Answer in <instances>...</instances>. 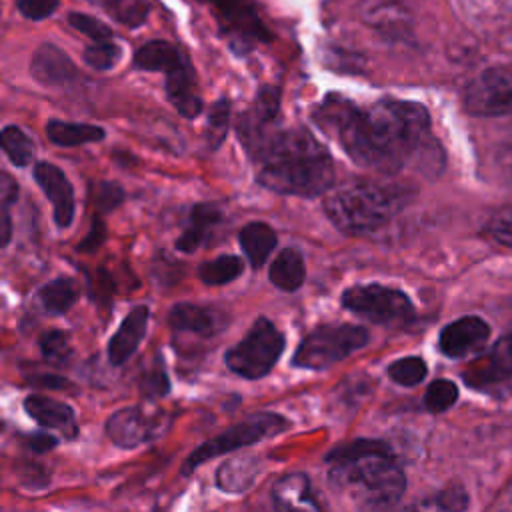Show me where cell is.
Listing matches in <instances>:
<instances>
[{"instance_id": "cell-22", "label": "cell", "mask_w": 512, "mask_h": 512, "mask_svg": "<svg viewBox=\"0 0 512 512\" xmlns=\"http://www.w3.org/2000/svg\"><path fill=\"white\" fill-rule=\"evenodd\" d=\"M260 474V462L254 456L230 458L216 472V484L224 492L248 490Z\"/></svg>"}, {"instance_id": "cell-3", "label": "cell", "mask_w": 512, "mask_h": 512, "mask_svg": "<svg viewBox=\"0 0 512 512\" xmlns=\"http://www.w3.org/2000/svg\"><path fill=\"white\" fill-rule=\"evenodd\" d=\"M412 196L414 190L400 182L354 180L326 194L324 212L344 234L366 236L384 228Z\"/></svg>"}, {"instance_id": "cell-5", "label": "cell", "mask_w": 512, "mask_h": 512, "mask_svg": "<svg viewBox=\"0 0 512 512\" xmlns=\"http://www.w3.org/2000/svg\"><path fill=\"white\" fill-rule=\"evenodd\" d=\"M368 342V332L354 324H324L312 330L298 344L292 364L306 370L328 368L352 352L364 348Z\"/></svg>"}, {"instance_id": "cell-13", "label": "cell", "mask_w": 512, "mask_h": 512, "mask_svg": "<svg viewBox=\"0 0 512 512\" xmlns=\"http://www.w3.org/2000/svg\"><path fill=\"white\" fill-rule=\"evenodd\" d=\"M490 338V326L478 316H462L446 324L440 332V350L448 358H464L484 348Z\"/></svg>"}, {"instance_id": "cell-14", "label": "cell", "mask_w": 512, "mask_h": 512, "mask_svg": "<svg viewBox=\"0 0 512 512\" xmlns=\"http://www.w3.org/2000/svg\"><path fill=\"white\" fill-rule=\"evenodd\" d=\"M34 180L44 190L46 198L52 204L54 222L60 228H68L74 218L76 202H74V188L68 182L66 174L50 162H38L34 166Z\"/></svg>"}, {"instance_id": "cell-28", "label": "cell", "mask_w": 512, "mask_h": 512, "mask_svg": "<svg viewBox=\"0 0 512 512\" xmlns=\"http://www.w3.org/2000/svg\"><path fill=\"white\" fill-rule=\"evenodd\" d=\"M468 508V492L462 484L450 482L444 488L420 498L412 512H464Z\"/></svg>"}, {"instance_id": "cell-36", "label": "cell", "mask_w": 512, "mask_h": 512, "mask_svg": "<svg viewBox=\"0 0 512 512\" xmlns=\"http://www.w3.org/2000/svg\"><path fill=\"white\" fill-rule=\"evenodd\" d=\"M82 56L90 68L110 70L118 64V60L122 56V48L118 44H114L112 40H104V42H96V44L88 46Z\"/></svg>"}, {"instance_id": "cell-32", "label": "cell", "mask_w": 512, "mask_h": 512, "mask_svg": "<svg viewBox=\"0 0 512 512\" xmlns=\"http://www.w3.org/2000/svg\"><path fill=\"white\" fill-rule=\"evenodd\" d=\"M428 368L420 356H404L388 364V376L400 386H416L424 380Z\"/></svg>"}, {"instance_id": "cell-16", "label": "cell", "mask_w": 512, "mask_h": 512, "mask_svg": "<svg viewBox=\"0 0 512 512\" xmlns=\"http://www.w3.org/2000/svg\"><path fill=\"white\" fill-rule=\"evenodd\" d=\"M164 76H166V96L172 102V106L184 118H196L202 110V100L196 92L194 72L188 64V58L168 68Z\"/></svg>"}, {"instance_id": "cell-19", "label": "cell", "mask_w": 512, "mask_h": 512, "mask_svg": "<svg viewBox=\"0 0 512 512\" xmlns=\"http://www.w3.org/2000/svg\"><path fill=\"white\" fill-rule=\"evenodd\" d=\"M274 502L280 512H322L316 502L310 480L302 472H292L282 476L272 490Z\"/></svg>"}, {"instance_id": "cell-21", "label": "cell", "mask_w": 512, "mask_h": 512, "mask_svg": "<svg viewBox=\"0 0 512 512\" xmlns=\"http://www.w3.org/2000/svg\"><path fill=\"white\" fill-rule=\"evenodd\" d=\"M268 276H270V282L280 290H286V292L298 290L306 276V266L300 250L294 246L284 248L270 264Z\"/></svg>"}, {"instance_id": "cell-31", "label": "cell", "mask_w": 512, "mask_h": 512, "mask_svg": "<svg viewBox=\"0 0 512 512\" xmlns=\"http://www.w3.org/2000/svg\"><path fill=\"white\" fill-rule=\"evenodd\" d=\"M18 198V182L8 172L0 170V248L12 238V206Z\"/></svg>"}, {"instance_id": "cell-10", "label": "cell", "mask_w": 512, "mask_h": 512, "mask_svg": "<svg viewBox=\"0 0 512 512\" xmlns=\"http://www.w3.org/2000/svg\"><path fill=\"white\" fill-rule=\"evenodd\" d=\"M216 8L222 30H228L234 50H250L254 42L270 40L266 26L260 22L246 0H202Z\"/></svg>"}, {"instance_id": "cell-24", "label": "cell", "mask_w": 512, "mask_h": 512, "mask_svg": "<svg viewBox=\"0 0 512 512\" xmlns=\"http://www.w3.org/2000/svg\"><path fill=\"white\" fill-rule=\"evenodd\" d=\"M46 136L56 146H80V144L102 140L106 136V132H104V128L94 126V124L50 120L46 124Z\"/></svg>"}, {"instance_id": "cell-44", "label": "cell", "mask_w": 512, "mask_h": 512, "mask_svg": "<svg viewBox=\"0 0 512 512\" xmlns=\"http://www.w3.org/2000/svg\"><path fill=\"white\" fill-rule=\"evenodd\" d=\"M34 386H40V388H70V382L62 376H54V374H36L34 378H28Z\"/></svg>"}, {"instance_id": "cell-20", "label": "cell", "mask_w": 512, "mask_h": 512, "mask_svg": "<svg viewBox=\"0 0 512 512\" xmlns=\"http://www.w3.org/2000/svg\"><path fill=\"white\" fill-rule=\"evenodd\" d=\"M220 218H222V212L216 204L212 202L196 204L190 212L184 232L176 240V248L180 252H194L196 248H200V244L208 238L210 230L220 222Z\"/></svg>"}, {"instance_id": "cell-15", "label": "cell", "mask_w": 512, "mask_h": 512, "mask_svg": "<svg viewBox=\"0 0 512 512\" xmlns=\"http://www.w3.org/2000/svg\"><path fill=\"white\" fill-rule=\"evenodd\" d=\"M30 72L36 82L44 86H68L78 78L72 60L54 44H40L32 56Z\"/></svg>"}, {"instance_id": "cell-12", "label": "cell", "mask_w": 512, "mask_h": 512, "mask_svg": "<svg viewBox=\"0 0 512 512\" xmlns=\"http://www.w3.org/2000/svg\"><path fill=\"white\" fill-rule=\"evenodd\" d=\"M512 376V332L504 334L488 352L476 356L462 370V378L472 388H488Z\"/></svg>"}, {"instance_id": "cell-8", "label": "cell", "mask_w": 512, "mask_h": 512, "mask_svg": "<svg viewBox=\"0 0 512 512\" xmlns=\"http://www.w3.org/2000/svg\"><path fill=\"white\" fill-rule=\"evenodd\" d=\"M342 306L352 314L380 326H402L414 318L410 298L402 290L382 284L350 286L342 294Z\"/></svg>"}, {"instance_id": "cell-46", "label": "cell", "mask_w": 512, "mask_h": 512, "mask_svg": "<svg viewBox=\"0 0 512 512\" xmlns=\"http://www.w3.org/2000/svg\"><path fill=\"white\" fill-rule=\"evenodd\" d=\"M496 512H512V482L506 486V490L502 492L500 500H498V508Z\"/></svg>"}, {"instance_id": "cell-39", "label": "cell", "mask_w": 512, "mask_h": 512, "mask_svg": "<svg viewBox=\"0 0 512 512\" xmlns=\"http://www.w3.org/2000/svg\"><path fill=\"white\" fill-rule=\"evenodd\" d=\"M168 388H170V384H168L166 370H164L160 358H156V362L142 374L140 390L144 396L158 398V396H164L168 392Z\"/></svg>"}, {"instance_id": "cell-34", "label": "cell", "mask_w": 512, "mask_h": 512, "mask_svg": "<svg viewBox=\"0 0 512 512\" xmlns=\"http://www.w3.org/2000/svg\"><path fill=\"white\" fill-rule=\"evenodd\" d=\"M40 352L46 362L66 366L72 356V346L68 334L62 330H48L40 336Z\"/></svg>"}, {"instance_id": "cell-2", "label": "cell", "mask_w": 512, "mask_h": 512, "mask_svg": "<svg viewBox=\"0 0 512 512\" xmlns=\"http://www.w3.org/2000/svg\"><path fill=\"white\" fill-rule=\"evenodd\" d=\"M250 156L256 180L272 192L312 198L334 184L332 156L306 128L270 132Z\"/></svg>"}, {"instance_id": "cell-41", "label": "cell", "mask_w": 512, "mask_h": 512, "mask_svg": "<svg viewBox=\"0 0 512 512\" xmlns=\"http://www.w3.org/2000/svg\"><path fill=\"white\" fill-rule=\"evenodd\" d=\"M58 8V0H18V10L28 20H44Z\"/></svg>"}, {"instance_id": "cell-1", "label": "cell", "mask_w": 512, "mask_h": 512, "mask_svg": "<svg viewBox=\"0 0 512 512\" xmlns=\"http://www.w3.org/2000/svg\"><path fill=\"white\" fill-rule=\"evenodd\" d=\"M312 118L362 168L398 174L416 162L442 164V156H434L440 146L432 136L428 110L418 102L382 98L360 108L330 94Z\"/></svg>"}, {"instance_id": "cell-45", "label": "cell", "mask_w": 512, "mask_h": 512, "mask_svg": "<svg viewBox=\"0 0 512 512\" xmlns=\"http://www.w3.org/2000/svg\"><path fill=\"white\" fill-rule=\"evenodd\" d=\"M102 240H104V224H102L98 218H94L88 236L84 238V242H82L78 248H80V250H94Z\"/></svg>"}, {"instance_id": "cell-9", "label": "cell", "mask_w": 512, "mask_h": 512, "mask_svg": "<svg viewBox=\"0 0 512 512\" xmlns=\"http://www.w3.org/2000/svg\"><path fill=\"white\" fill-rule=\"evenodd\" d=\"M462 108L470 116L498 118L512 114V66L480 72L462 92Z\"/></svg>"}, {"instance_id": "cell-35", "label": "cell", "mask_w": 512, "mask_h": 512, "mask_svg": "<svg viewBox=\"0 0 512 512\" xmlns=\"http://www.w3.org/2000/svg\"><path fill=\"white\" fill-rule=\"evenodd\" d=\"M458 400V386L452 380L438 378L434 380L426 394H424V406L430 412H444Z\"/></svg>"}, {"instance_id": "cell-29", "label": "cell", "mask_w": 512, "mask_h": 512, "mask_svg": "<svg viewBox=\"0 0 512 512\" xmlns=\"http://www.w3.org/2000/svg\"><path fill=\"white\" fill-rule=\"evenodd\" d=\"M242 272H244V262L238 256L224 254L200 264L198 278L208 286H222L236 280Z\"/></svg>"}, {"instance_id": "cell-27", "label": "cell", "mask_w": 512, "mask_h": 512, "mask_svg": "<svg viewBox=\"0 0 512 512\" xmlns=\"http://www.w3.org/2000/svg\"><path fill=\"white\" fill-rule=\"evenodd\" d=\"M184 56L186 54L180 48H176L174 44H170L166 40H152L136 50L134 68L146 70V72H164L166 68H170L174 62H178Z\"/></svg>"}, {"instance_id": "cell-43", "label": "cell", "mask_w": 512, "mask_h": 512, "mask_svg": "<svg viewBox=\"0 0 512 512\" xmlns=\"http://www.w3.org/2000/svg\"><path fill=\"white\" fill-rule=\"evenodd\" d=\"M26 444L30 450L42 454V452H48L50 448H54L58 444V438L50 436V434H30L26 438Z\"/></svg>"}, {"instance_id": "cell-47", "label": "cell", "mask_w": 512, "mask_h": 512, "mask_svg": "<svg viewBox=\"0 0 512 512\" xmlns=\"http://www.w3.org/2000/svg\"><path fill=\"white\" fill-rule=\"evenodd\" d=\"M90 2L100 4V6H106V8L114 14V18H118V14L122 12V8L126 6V0H90Z\"/></svg>"}, {"instance_id": "cell-4", "label": "cell", "mask_w": 512, "mask_h": 512, "mask_svg": "<svg viewBox=\"0 0 512 512\" xmlns=\"http://www.w3.org/2000/svg\"><path fill=\"white\" fill-rule=\"evenodd\" d=\"M330 486L364 510H380L400 500L406 476L392 452H370L334 462Z\"/></svg>"}, {"instance_id": "cell-38", "label": "cell", "mask_w": 512, "mask_h": 512, "mask_svg": "<svg viewBox=\"0 0 512 512\" xmlns=\"http://www.w3.org/2000/svg\"><path fill=\"white\" fill-rule=\"evenodd\" d=\"M486 234L504 246H512V204L496 210L486 222Z\"/></svg>"}, {"instance_id": "cell-25", "label": "cell", "mask_w": 512, "mask_h": 512, "mask_svg": "<svg viewBox=\"0 0 512 512\" xmlns=\"http://www.w3.org/2000/svg\"><path fill=\"white\" fill-rule=\"evenodd\" d=\"M80 288L74 282V278L60 276L50 280L38 290V304L46 314H64L76 300H78Z\"/></svg>"}, {"instance_id": "cell-11", "label": "cell", "mask_w": 512, "mask_h": 512, "mask_svg": "<svg viewBox=\"0 0 512 512\" xmlns=\"http://www.w3.org/2000/svg\"><path fill=\"white\" fill-rule=\"evenodd\" d=\"M164 428V418L148 410L128 406L114 412L106 422L108 438L120 448H136L156 438Z\"/></svg>"}, {"instance_id": "cell-18", "label": "cell", "mask_w": 512, "mask_h": 512, "mask_svg": "<svg viewBox=\"0 0 512 512\" xmlns=\"http://www.w3.org/2000/svg\"><path fill=\"white\" fill-rule=\"evenodd\" d=\"M24 410L40 426L58 430L66 438L76 436V416L68 404L54 400L50 396L30 394L24 400Z\"/></svg>"}, {"instance_id": "cell-30", "label": "cell", "mask_w": 512, "mask_h": 512, "mask_svg": "<svg viewBox=\"0 0 512 512\" xmlns=\"http://www.w3.org/2000/svg\"><path fill=\"white\" fill-rule=\"evenodd\" d=\"M0 150L10 158L14 166H26L34 158V144L24 130L10 124L0 132Z\"/></svg>"}, {"instance_id": "cell-33", "label": "cell", "mask_w": 512, "mask_h": 512, "mask_svg": "<svg viewBox=\"0 0 512 512\" xmlns=\"http://www.w3.org/2000/svg\"><path fill=\"white\" fill-rule=\"evenodd\" d=\"M228 126H230V102L226 98H222L212 104L208 118H206L204 138L210 148L220 146V142L224 140V136L228 132Z\"/></svg>"}, {"instance_id": "cell-40", "label": "cell", "mask_w": 512, "mask_h": 512, "mask_svg": "<svg viewBox=\"0 0 512 512\" xmlns=\"http://www.w3.org/2000/svg\"><path fill=\"white\" fill-rule=\"evenodd\" d=\"M124 198V192L120 186L112 184V182H100L94 186L92 190V200L96 202V206L100 210H112L116 208Z\"/></svg>"}, {"instance_id": "cell-42", "label": "cell", "mask_w": 512, "mask_h": 512, "mask_svg": "<svg viewBox=\"0 0 512 512\" xmlns=\"http://www.w3.org/2000/svg\"><path fill=\"white\" fill-rule=\"evenodd\" d=\"M492 172L496 178H512V142L500 146L492 156Z\"/></svg>"}, {"instance_id": "cell-7", "label": "cell", "mask_w": 512, "mask_h": 512, "mask_svg": "<svg viewBox=\"0 0 512 512\" xmlns=\"http://www.w3.org/2000/svg\"><path fill=\"white\" fill-rule=\"evenodd\" d=\"M288 426H290V422L284 416L274 414V412L250 414L242 422L230 426L228 430H224L218 436H214V438L206 440L204 444H200L184 460L182 474H192L200 464H204V462H208V460H212V458H216L220 454H226V452L238 450L242 446L256 444L258 440L276 436V434L284 432Z\"/></svg>"}, {"instance_id": "cell-26", "label": "cell", "mask_w": 512, "mask_h": 512, "mask_svg": "<svg viewBox=\"0 0 512 512\" xmlns=\"http://www.w3.org/2000/svg\"><path fill=\"white\" fill-rule=\"evenodd\" d=\"M168 324L176 332H190L196 336H210L214 332V318L208 310L186 302L170 308Z\"/></svg>"}, {"instance_id": "cell-23", "label": "cell", "mask_w": 512, "mask_h": 512, "mask_svg": "<svg viewBox=\"0 0 512 512\" xmlns=\"http://www.w3.org/2000/svg\"><path fill=\"white\" fill-rule=\"evenodd\" d=\"M238 240L250 266L258 270L276 246V232L264 222H250L240 230Z\"/></svg>"}, {"instance_id": "cell-6", "label": "cell", "mask_w": 512, "mask_h": 512, "mask_svg": "<svg viewBox=\"0 0 512 512\" xmlns=\"http://www.w3.org/2000/svg\"><path fill=\"white\" fill-rule=\"evenodd\" d=\"M282 350V332L262 316L252 324L248 334L226 352L224 360L230 372L248 380H258L274 368Z\"/></svg>"}, {"instance_id": "cell-48", "label": "cell", "mask_w": 512, "mask_h": 512, "mask_svg": "<svg viewBox=\"0 0 512 512\" xmlns=\"http://www.w3.org/2000/svg\"><path fill=\"white\" fill-rule=\"evenodd\" d=\"M0 430H2V422H0Z\"/></svg>"}, {"instance_id": "cell-17", "label": "cell", "mask_w": 512, "mask_h": 512, "mask_svg": "<svg viewBox=\"0 0 512 512\" xmlns=\"http://www.w3.org/2000/svg\"><path fill=\"white\" fill-rule=\"evenodd\" d=\"M148 316H150L148 306H136L120 322L116 334L108 342V360L114 366L124 364L136 352L138 344L142 342V338L146 334Z\"/></svg>"}, {"instance_id": "cell-37", "label": "cell", "mask_w": 512, "mask_h": 512, "mask_svg": "<svg viewBox=\"0 0 512 512\" xmlns=\"http://www.w3.org/2000/svg\"><path fill=\"white\" fill-rule=\"evenodd\" d=\"M68 24L72 28H76L78 32L86 34L88 38H92L94 42H104L112 38V30L110 26H106L102 20H98L96 16L90 14H82V12H70L68 14Z\"/></svg>"}]
</instances>
